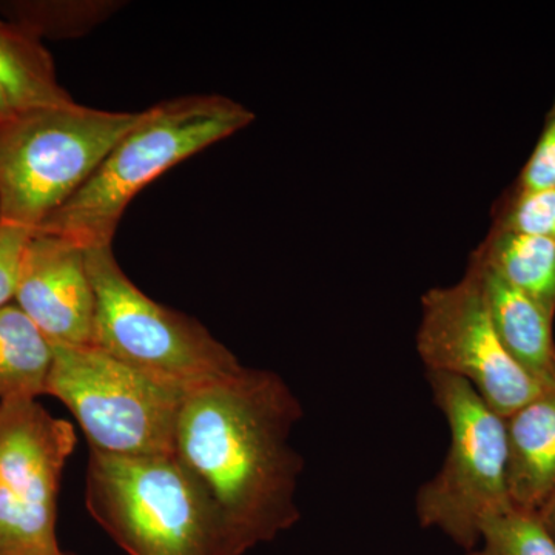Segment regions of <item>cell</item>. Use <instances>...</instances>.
Here are the masks:
<instances>
[{
	"instance_id": "1",
	"label": "cell",
	"mask_w": 555,
	"mask_h": 555,
	"mask_svg": "<svg viewBox=\"0 0 555 555\" xmlns=\"http://www.w3.org/2000/svg\"><path fill=\"white\" fill-rule=\"evenodd\" d=\"M302 406L266 369L241 366L185 393L175 454L203 481L248 550L301 517L302 456L291 444Z\"/></svg>"
},
{
	"instance_id": "2",
	"label": "cell",
	"mask_w": 555,
	"mask_h": 555,
	"mask_svg": "<svg viewBox=\"0 0 555 555\" xmlns=\"http://www.w3.org/2000/svg\"><path fill=\"white\" fill-rule=\"evenodd\" d=\"M87 509L129 555H244L248 550L203 481L175 452L91 449Z\"/></svg>"
},
{
	"instance_id": "3",
	"label": "cell",
	"mask_w": 555,
	"mask_h": 555,
	"mask_svg": "<svg viewBox=\"0 0 555 555\" xmlns=\"http://www.w3.org/2000/svg\"><path fill=\"white\" fill-rule=\"evenodd\" d=\"M254 120V112L221 94H190L138 112L89 182L38 232L86 248L112 246L120 219L142 189Z\"/></svg>"
},
{
	"instance_id": "4",
	"label": "cell",
	"mask_w": 555,
	"mask_h": 555,
	"mask_svg": "<svg viewBox=\"0 0 555 555\" xmlns=\"http://www.w3.org/2000/svg\"><path fill=\"white\" fill-rule=\"evenodd\" d=\"M137 118L72 101L0 122V224L42 229Z\"/></svg>"
},
{
	"instance_id": "5",
	"label": "cell",
	"mask_w": 555,
	"mask_h": 555,
	"mask_svg": "<svg viewBox=\"0 0 555 555\" xmlns=\"http://www.w3.org/2000/svg\"><path fill=\"white\" fill-rule=\"evenodd\" d=\"M426 377L451 441L440 470L416 492V517L423 528L438 529L470 551L486 518L514 506L507 488L506 418L465 379L433 372Z\"/></svg>"
},
{
	"instance_id": "6",
	"label": "cell",
	"mask_w": 555,
	"mask_h": 555,
	"mask_svg": "<svg viewBox=\"0 0 555 555\" xmlns=\"http://www.w3.org/2000/svg\"><path fill=\"white\" fill-rule=\"evenodd\" d=\"M86 251L96 298L94 346L185 392L241 366L198 320L147 297L120 269L112 246Z\"/></svg>"
},
{
	"instance_id": "7",
	"label": "cell",
	"mask_w": 555,
	"mask_h": 555,
	"mask_svg": "<svg viewBox=\"0 0 555 555\" xmlns=\"http://www.w3.org/2000/svg\"><path fill=\"white\" fill-rule=\"evenodd\" d=\"M46 393L72 411L90 449L141 456L175 452L178 415L188 392L98 346H53Z\"/></svg>"
},
{
	"instance_id": "8",
	"label": "cell",
	"mask_w": 555,
	"mask_h": 555,
	"mask_svg": "<svg viewBox=\"0 0 555 555\" xmlns=\"http://www.w3.org/2000/svg\"><path fill=\"white\" fill-rule=\"evenodd\" d=\"M75 447V427L36 398L0 401V555H67L57 543V495Z\"/></svg>"
},
{
	"instance_id": "9",
	"label": "cell",
	"mask_w": 555,
	"mask_h": 555,
	"mask_svg": "<svg viewBox=\"0 0 555 555\" xmlns=\"http://www.w3.org/2000/svg\"><path fill=\"white\" fill-rule=\"evenodd\" d=\"M415 347L426 372L465 379L503 418L542 392L503 346L470 269L459 283L423 294Z\"/></svg>"
},
{
	"instance_id": "10",
	"label": "cell",
	"mask_w": 555,
	"mask_h": 555,
	"mask_svg": "<svg viewBox=\"0 0 555 555\" xmlns=\"http://www.w3.org/2000/svg\"><path fill=\"white\" fill-rule=\"evenodd\" d=\"M14 305L51 345L94 346L96 298L86 247L50 233H33Z\"/></svg>"
},
{
	"instance_id": "11",
	"label": "cell",
	"mask_w": 555,
	"mask_h": 555,
	"mask_svg": "<svg viewBox=\"0 0 555 555\" xmlns=\"http://www.w3.org/2000/svg\"><path fill=\"white\" fill-rule=\"evenodd\" d=\"M513 505L539 514L555 494V386L506 418Z\"/></svg>"
},
{
	"instance_id": "12",
	"label": "cell",
	"mask_w": 555,
	"mask_h": 555,
	"mask_svg": "<svg viewBox=\"0 0 555 555\" xmlns=\"http://www.w3.org/2000/svg\"><path fill=\"white\" fill-rule=\"evenodd\" d=\"M480 281L489 315L503 346L529 377L555 386L554 318L491 269L467 262Z\"/></svg>"
},
{
	"instance_id": "13",
	"label": "cell",
	"mask_w": 555,
	"mask_h": 555,
	"mask_svg": "<svg viewBox=\"0 0 555 555\" xmlns=\"http://www.w3.org/2000/svg\"><path fill=\"white\" fill-rule=\"evenodd\" d=\"M72 101L40 39L10 21H0V122Z\"/></svg>"
},
{
	"instance_id": "14",
	"label": "cell",
	"mask_w": 555,
	"mask_h": 555,
	"mask_svg": "<svg viewBox=\"0 0 555 555\" xmlns=\"http://www.w3.org/2000/svg\"><path fill=\"white\" fill-rule=\"evenodd\" d=\"M469 259L491 269L555 318V240L491 229Z\"/></svg>"
},
{
	"instance_id": "15",
	"label": "cell",
	"mask_w": 555,
	"mask_h": 555,
	"mask_svg": "<svg viewBox=\"0 0 555 555\" xmlns=\"http://www.w3.org/2000/svg\"><path fill=\"white\" fill-rule=\"evenodd\" d=\"M53 345L14 302L0 309V401L46 393Z\"/></svg>"
},
{
	"instance_id": "16",
	"label": "cell",
	"mask_w": 555,
	"mask_h": 555,
	"mask_svg": "<svg viewBox=\"0 0 555 555\" xmlns=\"http://www.w3.org/2000/svg\"><path fill=\"white\" fill-rule=\"evenodd\" d=\"M113 2H16L2 7L11 24L35 38H75L100 24L115 10Z\"/></svg>"
},
{
	"instance_id": "17",
	"label": "cell",
	"mask_w": 555,
	"mask_h": 555,
	"mask_svg": "<svg viewBox=\"0 0 555 555\" xmlns=\"http://www.w3.org/2000/svg\"><path fill=\"white\" fill-rule=\"evenodd\" d=\"M467 555H555V540L535 514L511 506L486 518Z\"/></svg>"
},
{
	"instance_id": "18",
	"label": "cell",
	"mask_w": 555,
	"mask_h": 555,
	"mask_svg": "<svg viewBox=\"0 0 555 555\" xmlns=\"http://www.w3.org/2000/svg\"><path fill=\"white\" fill-rule=\"evenodd\" d=\"M491 229L555 240V188L513 185L492 207Z\"/></svg>"
},
{
	"instance_id": "19",
	"label": "cell",
	"mask_w": 555,
	"mask_h": 555,
	"mask_svg": "<svg viewBox=\"0 0 555 555\" xmlns=\"http://www.w3.org/2000/svg\"><path fill=\"white\" fill-rule=\"evenodd\" d=\"M514 185L518 189L555 188V100L547 112L535 147Z\"/></svg>"
},
{
	"instance_id": "20",
	"label": "cell",
	"mask_w": 555,
	"mask_h": 555,
	"mask_svg": "<svg viewBox=\"0 0 555 555\" xmlns=\"http://www.w3.org/2000/svg\"><path fill=\"white\" fill-rule=\"evenodd\" d=\"M33 233L27 229L0 224V309L14 302L22 259Z\"/></svg>"
},
{
	"instance_id": "21",
	"label": "cell",
	"mask_w": 555,
	"mask_h": 555,
	"mask_svg": "<svg viewBox=\"0 0 555 555\" xmlns=\"http://www.w3.org/2000/svg\"><path fill=\"white\" fill-rule=\"evenodd\" d=\"M537 517L540 518V521L545 526L546 531L550 532L551 537L555 540V494L551 496L546 506L537 514Z\"/></svg>"
},
{
	"instance_id": "22",
	"label": "cell",
	"mask_w": 555,
	"mask_h": 555,
	"mask_svg": "<svg viewBox=\"0 0 555 555\" xmlns=\"http://www.w3.org/2000/svg\"><path fill=\"white\" fill-rule=\"evenodd\" d=\"M67 555H73V554H67Z\"/></svg>"
}]
</instances>
